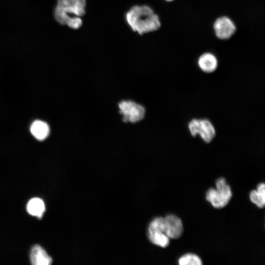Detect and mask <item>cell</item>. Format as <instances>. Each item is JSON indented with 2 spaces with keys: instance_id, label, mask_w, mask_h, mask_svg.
Masks as SVG:
<instances>
[{
  "instance_id": "1",
  "label": "cell",
  "mask_w": 265,
  "mask_h": 265,
  "mask_svg": "<svg viewBox=\"0 0 265 265\" xmlns=\"http://www.w3.org/2000/svg\"><path fill=\"white\" fill-rule=\"evenodd\" d=\"M127 23L140 35L158 30L160 26L158 16L147 5H135L126 14Z\"/></svg>"
},
{
  "instance_id": "2",
  "label": "cell",
  "mask_w": 265,
  "mask_h": 265,
  "mask_svg": "<svg viewBox=\"0 0 265 265\" xmlns=\"http://www.w3.org/2000/svg\"><path fill=\"white\" fill-rule=\"evenodd\" d=\"M86 0H57L54 9L56 21L62 25L77 29L82 25L81 17L85 13Z\"/></svg>"
},
{
  "instance_id": "3",
  "label": "cell",
  "mask_w": 265,
  "mask_h": 265,
  "mask_svg": "<svg viewBox=\"0 0 265 265\" xmlns=\"http://www.w3.org/2000/svg\"><path fill=\"white\" fill-rule=\"evenodd\" d=\"M216 188H210L206 194V199L215 208L226 206L230 201L232 193L230 186L224 178L216 180Z\"/></svg>"
},
{
  "instance_id": "4",
  "label": "cell",
  "mask_w": 265,
  "mask_h": 265,
  "mask_svg": "<svg viewBox=\"0 0 265 265\" xmlns=\"http://www.w3.org/2000/svg\"><path fill=\"white\" fill-rule=\"evenodd\" d=\"M188 127L191 135L199 134L207 143L212 141L215 136V128L209 120L193 119L189 122Z\"/></svg>"
},
{
  "instance_id": "5",
  "label": "cell",
  "mask_w": 265,
  "mask_h": 265,
  "mask_svg": "<svg viewBox=\"0 0 265 265\" xmlns=\"http://www.w3.org/2000/svg\"><path fill=\"white\" fill-rule=\"evenodd\" d=\"M119 107L124 122L135 123L142 120L145 116L144 107L133 101H122L119 104Z\"/></svg>"
},
{
  "instance_id": "6",
  "label": "cell",
  "mask_w": 265,
  "mask_h": 265,
  "mask_svg": "<svg viewBox=\"0 0 265 265\" xmlns=\"http://www.w3.org/2000/svg\"><path fill=\"white\" fill-rule=\"evenodd\" d=\"M217 37L221 39H227L235 33L236 26L232 21L227 17L218 18L213 25Z\"/></svg>"
},
{
  "instance_id": "7",
  "label": "cell",
  "mask_w": 265,
  "mask_h": 265,
  "mask_svg": "<svg viewBox=\"0 0 265 265\" xmlns=\"http://www.w3.org/2000/svg\"><path fill=\"white\" fill-rule=\"evenodd\" d=\"M166 235L170 238H179L183 231V225L181 219L174 214H168L165 217Z\"/></svg>"
},
{
  "instance_id": "8",
  "label": "cell",
  "mask_w": 265,
  "mask_h": 265,
  "mask_svg": "<svg viewBox=\"0 0 265 265\" xmlns=\"http://www.w3.org/2000/svg\"><path fill=\"white\" fill-rule=\"evenodd\" d=\"M30 259L31 263L33 265H49L53 261L52 258L39 245H35L32 247Z\"/></svg>"
},
{
  "instance_id": "9",
  "label": "cell",
  "mask_w": 265,
  "mask_h": 265,
  "mask_svg": "<svg viewBox=\"0 0 265 265\" xmlns=\"http://www.w3.org/2000/svg\"><path fill=\"white\" fill-rule=\"evenodd\" d=\"M198 66L204 72L212 73L217 67V60L214 55L205 53L200 56L198 60Z\"/></svg>"
},
{
  "instance_id": "10",
  "label": "cell",
  "mask_w": 265,
  "mask_h": 265,
  "mask_svg": "<svg viewBox=\"0 0 265 265\" xmlns=\"http://www.w3.org/2000/svg\"><path fill=\"white\" fill-rule=\"evenodd\" d=\"M30 131L36 139L39 140H43L48 136L50 128L46 122L38 120L34 121L31 124Z\"/></svg>"
},
{
  "instance_id": "11",
  "label": "cell",
  "mask_w": 265,
  "mask_h": 265,
  "mask_svg": "<svg viewBox=\"0 0 265 265\" xmlns=\"http://www.w3.org/2000/svg\"><path fill=\"white\" fill-rule=\"evenodd\" d=\"M26 210L29 214L41 218L45 211V206L42 199L33 198L28 202Z\"/></svg>"
},
{
  "instance_id": "12",
  "label": "cell",
  "mask_w": 265,
  "mask_h": 265,
  "mask_svg": "<svg viewBox=\"0 0 265 265\" xmlns=\"http://www.w3.org/2000/svg\"><path fill=\"white\" fill-rule=\"evenodd\" d=\"M148 238L152 243L163 248L167 247L170 242V238L163 233H148Z\"/></svg>"
},
{
  "instance_id": "13",
  "label": "cell",
  "mask_w": 265,
  "mask_h": 265,
  "mask_svg": "<svg viewBox=\"0 0 265 265\" xmlns=\"http://www.w3.org/2000/svg\"><path fill=\"white\" fill-rule=\"evenodd\" d=\"M180 265H201L202 264V260L196 254L187 253L181 257L178 260Z\"/></svg>"
},
{
  "instance_id": "14",
  "label": "cell",
  "mask_w": 265,
  "mask_h": 265,
  "mask_svg": "<svg viewBox=\"0 0 265 265\" xmlns=\"http://www.w3.org/2000/svg\"><path fill=\"white\" fill-rule=\"evenodd\" d=\"M250 199L252 203L256 204L259 208H263L265 204L262 199L257 190H253L250 193Z\"/></svg>"
},
{
  "instance_id": "15",
  "label": "cell",
  "mask_w": 265,
  "mask_h": 265,
  "mask_svg": "<svg viewBox=\"0 0 265 265\" xmlns=\"http://www.w3.org/2000/svg\"><path fill=\"white\" fill-rule=\"evenodd\" d=\"M257 191L265 204V183L259 184L257 186Z\"/></svg>"
},
{
  "instance_id": "16",
  "label": "cell",
  "mask_w": 265,
  "mask_h": 265,
  "mask_svg": "<svg viewBox=\"0 0 265 265\" xmlns=\"http://www.w3.org/2000/svg\"><path fill=\"white\" fill-rule=\"evenodd\" d=\"M167 0V1H171L172 0Z\"/></svg>"
}]
</instances>
